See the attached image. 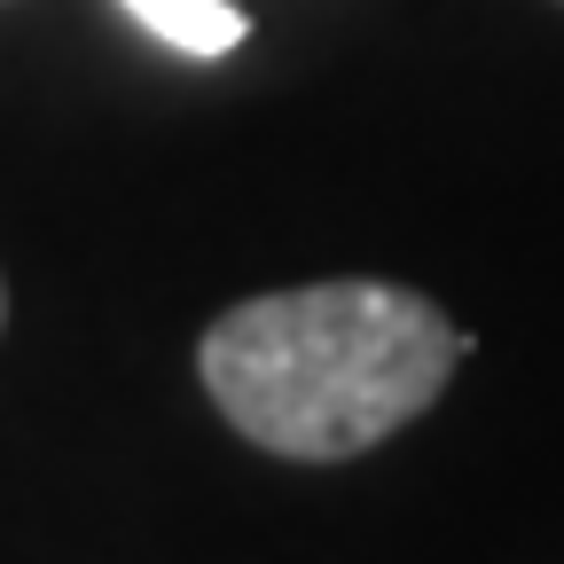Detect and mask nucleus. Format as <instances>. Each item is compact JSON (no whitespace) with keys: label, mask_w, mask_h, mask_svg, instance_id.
Masks as SVG:
<instances>
[{"label":"nucleus","mask_w":564,"mask_h":564,"mask_svg":"<svg viewBox=\"0 0 564 564\" xmlns=\"http://www.w3.org/2000/svg\"><path fill=\"white\" fill-rule=\"evenodd\" d=\"M478 337L400 282H299L228 306L196 369L220 415L267 455L345 463L415 423Z\"/></svg>","instance_id":"1"},{"label":"nucleus","mask_w":564,"mask_h":564,"mask_svg":"<svg viewBox=\"0 0 564 564\" xmlns=\"http://www.w3.org/2000/svg\"><path fill=\"white\" fill-rule=\"evenodd\" d=\"M0 322H9V291H0Z\"/></svg>","instance_id":"3"},{"label":"nucleus","mask_w":564,"mask_h":564,"mask_svg":"<svg viewBox=\"0 0 564 564\" xmlns=\"http://www.w3.org/2000/svg\"><path fill=\"white\" fill-rule=\"evenodd\" d=\"M118 9L141 17L165 47H181V55H228L251 32V17L228 9V0H118Z\"/></svg>","instance_id":"2"}]
</instances>
